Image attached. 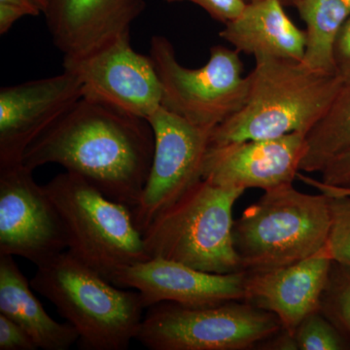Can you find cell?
I'll return each instance as SVG.
<instances>
[{
  "instance_id": "1",
  "label": "cell",
  "mask_w": 350,
  "mask_h": 350,
  "mask_svg": "<svg viewBox=\"0 0 350 350\" xmlns=\"http://www.w3.org/2000/svg\"><path fill=\"white\" fill-rule=\"evenodd\" d=\"M154 148L148 120L82 96L29 145L23 163L32 170L57 163L133 211L150 174Z\"/></svg>"
},
{
  "instance_id": "2",
  "label": "cell",
  "mask_w": 350,
  "mask_h": 350,
  "mask_svg": "<svg viewBox=\"0 0 350 350\" xmlns=\"http://www.w3.org/2000/svg\"><path fill=\"white\" fill-rule=\"evenodd\" d=\"M247 100L236 114L216 126L211 144L306 135L328 111L345 83L301 62L257 57Z\"/></svg>"
},
{
  "instance_id": "3",
  "label": "cell",
  "mask_w": 350,
  "mask_h": 350,
  "mask_svg": "<svg viewBox=\"0 0 350 350\" xmlns=\"http://www.w3.org/2000/svg\"><path fill=\"white\" fill-rule=\"evenodd\" d=\"M32 290L56 306L88 350H126L144 319L142 295L126 291L76 259L68 250L38 267Z\"/></svg>"
},
{
  "instance_id": "4",
  "label": "cell",
  "mask_w": 350,
  "mask_h": 350,
  "mask_svg": "<svg viewBox=\"0 0 350 350\" xmlns=\"http://www.w3.org/2000/svg\"><path fill=\"white\" fill-rule=\"evenodd\" d=\"M330 231L328 198L282 184L244 209L232 227L234 250L246 273L289 266L326 247Z\"/></svg>"
},
{
  "instance_id": "5",
  "label": "cell",
  "mask_w": 350,
  "mask_h": 350,
  "mask_svg": "<svg viewBox=\"0 0 350 350\" xmlns=\"http://www.w3.org/2000/svg\"><path fill=\"white\" fill-rule=\"evenodd\" d=\"M244 192L197 182L142 234L147 254L207 273L244 271L232 241V209Z\"/></svg>"
},
{
  "instance_id": "6",
  "label": "cell",
  "mask_w": 350,
  "mask_h": 350,
  "mask_svg": "<svg viewBox=\"0 0 350 350\" xmlns=\"http://www.w3.org/2000/svg\"><path fill=\"white\" fill-rule=\"evenodd\" d=\"M43 186L63 221L68 252L108 282L150 259L129 207L75 172L57 174Z\"/></svg>"
},
{
  "instance_id": "7",
  "label": "cell",
  "mask_w": 350,
  "mask_h": 350,
  "mask_svg": "<svg viewBox=\"0 0 350 350\" xmlns=\"http://www.w3.org/2000/svg\"><path fill=\"white\" fill-rule=\"evenodd\" d=\"M282 330L280 319L244 301L148 308L135 340L150 350H245Z\"/></svg>"
},
{
  "instance_id": "8",
  "label": "cell",
  "mask_w": 350,
  "mask_h": 350,
  "mask_svg": "<svg viewBox=\"0 0 350 350\" xmlns=\"http://www.w3.org/2000/svg\"><path fill=\"white\" fill-rule=\"evenodd\" d=\"M149 56L162 82V107L193 125L213 131L247 100L250 78L243 76L238 51L213 46L204 66L188 68L179 63L170 39L154 36Z\"/></svg>"
},
{
  "instance_id": "9",
  "label": "cell",
  "mask_w": 350,
  "mask_h": 350,
  "mask_svg": "<svg viewBox=\"0 0 350 350\" xmlns=\"http://www.w3.org/2000/svg\"><path fill=\"white\" fill-rule=\"evenodd\" d=\"M147 120L155 137L153 161L139 202L131 211L142 234L159 214L202 180L213 133L163 107Z\"/></svg>"
},
{
  "instance_id": "10",
  "label": "cell",
  "mask_w": 350,
  "mask_h": 350,
  "mask_svg": "<svg viewBox=\"0 0 350 350\" xmlns=\"http://www.w3.org/2000/svg\"><path fill=\"white\" fill-rule=\"evenodd\" d=\"M24 163L0 167V254L42 266L68 250L61 216Z\"/></svg>"
},
{
  "instance_id": "11",
  "label": "cell",
  "mask_w": 350,
  "mask_h": 350,
  "mask_svg": "<svg viewBox=\"0 0 350 350\" xmlns=\"http://www.w3.org/2000/svg\"><path fill=\"white\" fill-rule=\"evenodd\" d=\"M63 66L77 76L85 98L146 120L162 107L155 64L133 50L131 36L79 61H64Z\"/></svg>"
},
{
  "instance_id": "12",
  "label": "cell",
  "mask_w": 350,
  "mask_h": 350,
  "mask_svg": "<svg viewBox=\"0 0 350 350\" xmlns=\"http://www.w3.org/2000/svg\"><path fill=\"white\" fill-rule=\"evenodd\" d=\"M83 96L81 82L62 75L0 90V167L23 163L29 145Z\"/></svg>"
},
{
  "instance_id": "13",
  "label": "cell",
  "mask_w": 350,
  "mask_h": 350,
  "mask_svg": "<svg viewBox=\"0 0 350 350\" xmlns=\"http://www.w3.org/2000/svg\"><path fill=\"white\" fill-rule=\"evenodd\" d=\"M306 135L213 145L204 158L202 179L228 188L267 191L293 183L306 152Z\"/></svg>"
},
{
  "instance_id": "14",
  "label": "cell",
  "mask_w": 350,
  "mask_h": 350,
  "mask_svg": "<svg viewBox=\"0 0 350 350\" xmlns=\"http://www.w3.org/2000/svg\"><path fill=\"white\" fill-rule=\"evenodd\" d=\"M145 8V0H49L43 14L64 61H79L131 36Z\"/></svg>"
},
{
  "instance_id": "15",
  "label": "cell",
  "mask_w": 350,
  "mask_h": 350,
  "mask_svg": "<svg viewBox=\"0 0 350 350\" xmlns=\"http://www.w3.org/2000/svg\"><path fill=\"white\" fill-rule=\"evenodd\" d=\"M246 271L214 273L180 262L150 258L126 268L113 284L139 292L145 308L162 301L183 306H206L243 301Z\"/></svg>"
},
{
  "instance_id": "16",
  "label": "cell",
  "mask_w": 350,
  "mask_h": 350,
  "mask_svg": "<svg viewBox=\"0 0 350 350\" xmlns=\"http://www.w3.org/2000/svg\"><path fill=\"white\" fill-rule=\"evenodd\" d=\"M332 262L325 247L289 266L246 273L243 301L275 314L282 330L293 336L301 320L319 310Z\"/></svg>"
},
{
  "instance_id": "17",
  "label": "cell",
  "mask_w": 350,
  "mask_h": 350,
  "mask_svg": "<svg viewBox=\"0 0 350 350\" xmlns=\"http://www.w3.org/2000/svg\"><path fill=\"white\" fill-rule=\"evenodd\" d=\"M280 0H253L238 17L225 24L219 36L239 54L301 62L306 31L290 20Z\"/></svg>"
},
{
  "instance_id": "18",
  "label": "cell",
  "mask_w": 350,
  "mask_h": 350,
  "mask_svg": "<svg viewBox=\"0 0 350 350\" xmlns=\"http://www.w3.org/2000/svg\"><path fill=\"white\" fill-rule=\"evenodd\" d=\"M31 289L13 256L0 254V313L23 327L38 349H70L79 340L77 332L53 319Z\"/></svg>"
},
{
  "instance_id": "19",
  "label": "cell",
  "mask_w": 350,
  "mask_h": 350,
  "mask_svg": "<svg viewBox=\"0 0 350 350\" xmlns=\"http://www.w3.org/2000/svg\"><path fill=\"white\" fill-rule=\"evenodd\" d=\"M305 22L306 50L301 63L336 75L334 48L340 29L350 16V0H299L295 4Z\"/></svg>"
},
{
  "instance_id": "20",
  "label": "cell",
  "mask_w": 350,
  "mask_h": 350,
  "mask_svg": "<svg viewBox=\"0 0 350 350\" xmlns=\"http://www.w3.org/2000/svg\"><path fill=\"white\" fill-rule=\"evenodd\" d=\"M300 172H320L340 154L350 149V83L345 84L328 111L306 133Z\"/></svg>"
},
{
  "instance_id": "21",
  "label": "cell",
  "mask_w": 350,
  "mask_h": 350,
  "mask_svg": "<svg viewBox=\"0 0 350 350\" xmlns=\"http://www.w3.org/2000/svg\"><path fill=\"white\" fill-rule=\"evenodd\" d=\"M297 177L328 198L330 231L326 250L333 261L350 265V188L327 185L301 172Z\"/></svg>"
},
{
  "instance_id": "22",
  "label": "cell",
  "mask_w": 350,
  "mask_h": 350,
  "mask_svg": "<svg viewBox=\"0 0 350 350\" xmlns=\"http://www.w3.org/2000/svg\"><path fill=\"white\" fill-rule=\"evenodd\" d=\"M319 310L350 342V265L332 262Z\"/></svg>"
},
{
  "instance_id": "23",
  "label": "cell",
  "mask_w": 350,
  "mask_h": 350,
  "mask_svg": "<svg viewBox=\"0 0 350 350\" xmlns=\"http://www.w3.org/2000/svg\"><path fill=\"white\" fill-rule=\"evenodd\" d=\"M298 350L350 349V342L320 310L301 320L293 334Z\"/></svg>"
},
{
  "instance_id": "24",
  "label": "cell",
  "mask_w": 350,
  "mask_h": 350,
  "mask_svg": "<svg viewBox=\"0 0 350 350\" xmlns=\"http://www.w3.org/2000/svg\"><path fill=\"white\" fill-rule=\"evenodd\" d=\"M34 340L23 327L0 313V350H36Z\"/></svg>"
},
{
  "instance_id": "25",
  "label": "cell",
  "mask_w": 350,
  "mask_h": 350,
  "mask_svg": "<svg viewBox=\"0 0 350 350\" xmlns=\"http://www.w3.org/2000/svg\"><path fill=\"white\" fill-rule=\"evenodd\" d=\"M167 3L190 2L206 11L213 20L227 24L243 12L245 2L243 0H165Z\"/></svg>"
},
{
  "instance_id": "26",
  "label": "cell",
  "mask_w": 350,
  "mask_h": 350,
  "mask_svg": "<svg viewBox=\"0 0 350 350\" xmlns=\"http://www.w3.org/2000/svg\"><path fill=\"white\" fill-rule=\"evenodd\" d=\"M320 174L327 185L350 188V149L332 159Z\"/></svg>"
},
{
  "instance_id": "27",
  "label": "cell",
  "mask_w": 350,
  "mask_h": 350,
  "mask_svg": "<svg viewBox=\"0 0 350 350\" xmlns=\"http://www.w3.org/2000/svg\"><path fill=\"white\" fill-rule=\"evenodd\" d=\"M336 73L345 84L350 83V16L338 32L334 48Z\"/></svg>"
},
{
  "instance_id": "28",
  "label": "cell",
  "mask_w": 350,
  "mask_h": 350,
  "mask_svg": "<svg viewBox=\"0 0 350 350\" xmlns=\"http://www.w3.org/2000/svg\"><path fill=\"white\" fill-rule=\"evenodd\" d=\"M25 16H29V14L24 9L10 4L0 3V34H6L13 25Z\"/></svg>"
},
{
  "instance_id": "29",
  "label": "cell",
  "mask_w": 350,
  "mask_h": 350,
  "mask_svg": "<svg viewBox=\"0 0 350 350\" xmlns=\"http://www.w3.org/2000/svg\"><path fill=\"white\" fill-rule=\"evenodd\" d=\"M0 3L20 7V8L27 11L29 16H38L42 13L40 7L38 5L34 0H0Z\"/></svg>"
},
{
  "instance_id": "30",
  "label": "cell",
  "mask_w": 350,
  "mask_h": 350,
  "mask_svg": "<svg viewBox=\"0 0 350 350\" xmlns=\"http://www.w3.org/2000/svg\"><path fill=\"white\" fill-rule=\"evenodd\" d=\"M245 3H248V2L253 1V0H243ZM282 2L283 5L284 6H295V4L297 3V1L299 0H280Z\"/></svg>"
},
{
  "instance_id": "31",
  "label": "cell",
  "mask_w": 350,
  "mask_h": 350,
  "mask_svg": "<svg viewBox=\"0 0 350 350\" xmlns=\"http://www.w3.org/2000/svg\"><path fill=\"white\" fill-rule=\"evenodd\" d=\"M34 1L38 3V5L40 7L41 10H42V13H44V11L47 8L48 1H49V0H34Z\"/></svg>"
}]
</instances>
